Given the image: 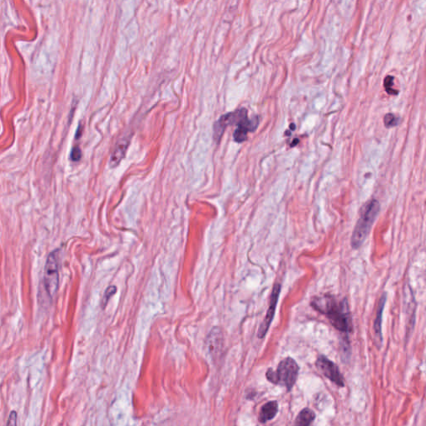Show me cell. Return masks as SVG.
I'll return each instance as SVG.
<instances>
[{"mask_svg": "<svg viewBox=\"0 0 426 426\" xmlns=\"http://www.w3.org/2000/svg\"><path fill=\"white\" fill-rule=\"evenodd\" d=\"M311 307L325 315L339 332L348 334L352 331V316L347 299L339 300L334 295L318 296L311 300Z\"/></svg>", "mask_w": 426, "mask_h": 426, "instance_id": "cell-1", "label": "cell"}, {"mask_svg": "<svg viewBox=\"0 0 426 426\" xmlns=\"http://www.w3.org/2000/svg\"><path fill=\"white\" fill-rule=\"evenodd\" d=\"M380 206L379 202L375 199H372L371 201L365 206V208L361 212V217L357 221V225L355 227L354 231L352 233V248L358 249L362 246L364 241L367 238L368 235L370 233L372 225L374 224L377 216L379 214Z\"/></svg>", "mask_w": 426, "mask_h": 426, "instance_id": "cell-2", "label": "cell"}, {"mask_svg": "<svg viewBox=\"0 0 426 426\" xmlns=\"http://www.w3.org/2000/svg\"><path fill=\"white\" fill-rule=\"evenodd\" d=\"M299 366L297 363L293 359L287 357L280 362L275 371L269 369L266 377L271 383L285 386L287 390H291L297 380Z\"/></svg>", "mask_w": 426, "mask_h": 426, "instance_id": "cell-3", "label": "cell"}, {"mask_svg": "<svg viewBox=\"0 0 426 426\" xmlns=\"http://www.w3.org/2000/svg\"><path fill=\"white\" fill-rule=\"evenodd\" d=\"M247 120V110L243 108L221 116L214 124V139L219 142L227 127L229 125H237V127H239L241 124L245 123Z\"/></svg>", "mask_w": 426, "mask_h": 426, "instance_id": "cell-4", "label": "cell"}, {"mask_svg": "<svg viewBox=\"0 0 426 426\" xmlns=\"http://www.w3.org/2000/svg\"><path fill=\"white\" fill-rule=\"evenodd\" d=\"M44 286L49 295H55L59 287V270L55 253L47 257L44 269Z\"/></svg>", "mask_w": 426, "mask_h": 426, "instance_id": "cell-5", "label": "cell"}, {"mask_svg": "<svg viewBox=\"0 0 426 426\" xmlns=\"http://www.w3.org/2000/svg\"><path fill=\"white\" fill-rule=\"evenodd\" d=\"M281 288H282V287H281V285L279 283H275L274 285V287H273L268 311H267L266 316L264 318L263 321H262V324L260 325L259 330H258V334H257L258 338H264L266 336L267 332H268L269 328L271 327V322H272L274 316H275V309H277V306H278V300H279Z\"/></svg>", "mask_w": 426, "mask_h": 426, "instance_id": "cell-6", "label": "cell"}, {"mask_svg": "<svg viewBox=\"0 0 426 426\" xmlns=\"http://www.w3.org/2000/svg\"><path fill=\"white\" fill-rule=\"evenodd\" d=\"M316 367L321 372L323 375H325L328 379L333 381L334 383L336 384L337 386L340 387L345 386L344 379H343L341 372L339 370L338 366L332 361H330L329 359L325 356H320L318 357L317 361H316Z\"/></svg>", "mask_w": 426, "mask_h": 426, "instance_id": "cell-7", "label": "cell"}, {"mask_svg": "<svg viewBox=\"0 0 426 426\" xmlns=\"http://www.w3.org/2000/svg\"><path fill=\"white\" fill-rule=\"evenodd\" d=\"M207 346L208 352L215 360H219L224 346L223 334L219 327L212 328L207 338Z\"/></svg>", "mask_w": 426, "mask_h": 426, "instance_id": "cell-8", "label": "cell"}, {"mask_svg": "<svg viewBox=\"0 0 426 426\" xmlns=\"http://www.w3.org/2000/svg\"><path fill=\"white\" fill-rule=\"evenodd\" d=\"M386 294H383L380 299L378 309H377V317L374 322V332L377 344L381 345L382 343V319H383V311L386 303Z\"/></svg>", "mask_w": 426, "mask_h": 426, "instance_id": "cell-9", "label": "cell"}, {"mask_svg": "<svg viewBox=\"0 0 426 426\" xmlns=\"http://www.w3.org/2000/svg\"><path fill=\"white\" fill-rule=\"evenodd\" d=\"M129 142H130L129 138H122V139L120 140L119 142H117L115 149H114L113 154L111 156V167H117V165L119 164L120 162L123 159L127 150H128V147H129Z\"/></svg>", "mask_w": 426, "mask_h": 426, "instance_id": "cell-10", "label": "cell"}, {"mask_svg": "<svg viewBox=\"0 0 426 426\" xmlns=\"http://www.w3.org/2000/svg\"><path fill=\"white\" fill-rule=\"evenodd\" d=\"M278 412V402H270L265 404L261 409L259 414V420L262 423L271 420L275 417Z\"/></svg>", "mask_w": 426, "mask_h": 426, "instance_id": "cell-11", "label": "cell"}, {"mask_svg": "<svg viewBox=\"0 0 426 426\" xmlns=\"http://www.w3.org/2000/svg\"><path fill=\"white\" fill-rule=\"evenodd\" d=\"M315 418H316V415L311 409H304L297 415L294 426H310L314 421Z\"/></svg>", "mask_w": 426, "mask_h": 426, "instance_id": "cell-12", "label": "cell"}, {"mask_svg": "<svg viewBox=\"0 0 426 426\" xmlns=\"http://www.w3.org/2000/svg\"><path fill=\"white\" fill-rule=\"evenodd\" d=\"M384 123L386 128H392L395 127L399 124V118L395 117L393 113H388L384 117Z\"/></svg>", "mask_w": 426, "mask_h": 426, "instance_id": "cell-13", "label": "cell"}, {"mask_svg": "<svg viewBox=\"0 0 426 426\" xmlns=\"http://www.w3.org/2000/svg\"><path fill=\"white\" fill-rule=\"evenodd\" d=\"M393 84H394V78L392 76H387L385 79V81H384V87L386 88V91L387 92L388 94L396 95L397 93H398V91L393 89Z\"/></svg>", "mask_w": 426, "mask_h": 426, "instance_id": "cell-14", "label": "cell"}, {"mask_svg": "<svg viewBox=\"0 0 426 426\" xmlns=\"http://www.w3.org/2000/svg\"><path fill=\"white\" fill-rule=\"evenodd\" d=\"M117 292V287L115 286H110V287H108L106 289V291H105V293H104V298H103V307H106V305L108 304L109 303V299H110L112 296H113L114 294Z\"/></svg>", "mask_w": 426, "mask_h": 426, "instance_id": "cell-15", "label": "cell"}, {"mask_svg": "<svg viewBox=\"0 0 426 426\" xmlns=\"http://www.w3.org/2000/svg\"><path fill=\"white\" fill-rule=\"evenodd\" d=\"M233 138L237 142H242L247 138V132L244 129H237L233 134Z\"/></svg>", "mask_w": 426, "mask_h": 426, "instance_id": "cell-16", "label": "cell"}, {"mask_svg": "<svg viewBox=\"0 0 426 426\" xmlns=\"http://www.w3.org/2000/svg\"><path fill=\"white\" fill-rule=\"evenodd\" d=\"M82 158V152L79 147H74L71 152V159L74 162L80 160Z\"/></svg>", "mask_w": 426, "mask_h": 426, "instance_id": "cell-17", "label": "cell"}, {"mask_svg": "<svg viewBox=\"0 0 426 426\" xmlns=\"http://www.w3.org/2000/svg\"><path fill=\"white\" fill-rule=\"evenodd\" d=\"M7 426H17V414L14 411L11 412L8 420Z\"/></svg>", "mask_w": 426, "mask_h": 426, "instance_id": "cell-18", "label": "cell"}]
</instances>
